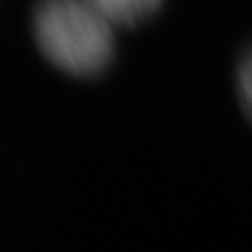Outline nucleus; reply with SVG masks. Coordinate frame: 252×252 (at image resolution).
<instances>
[{
	"mask_svg": "<svg viewBox=\"0 0 252 252\" xmlns=\"http://www.w3.org/2000/svg\"><path fill=\"white\" fill-rule=\"evenodd\" d=\"M34 37L47 60L73 77L101 75L114 58L110 23L88 0H41Z\"/></svg>",
	"mask_w": 252,
	"mask_h": 252,
	"instance_id": "1",
	"label": "nucleus"
},
{
	"mask_svg": "<svg viewBox=\"0 0 252 252\" xmlns=\"http://www.w3.org/2000/svg\"><path fill=\"white\" fill-rule=\"evenodd\" d=\"M94 8L118 27H136L152 17L162 0H88Z\"/></svg>",
	"mask_w": 252,
	"mask_h": 252,
	"instance_id": "2",
	"label": "nucleus"
},
{
	"mask_svg": "<svg viewBox=\"0 0 252 252\" xmlns=\"http://www.w3.org/2000/svg\"><path fill=\"white\" fill-rule=\"evenodd\" d=\"M237 97L245 116L252 124V49L237 67Z\"/></svg>",
	"mask_w": 252,
	"mask_h": 252,
	"instance_id": "3",
	"label": "nucleus"
}]
</instances>
